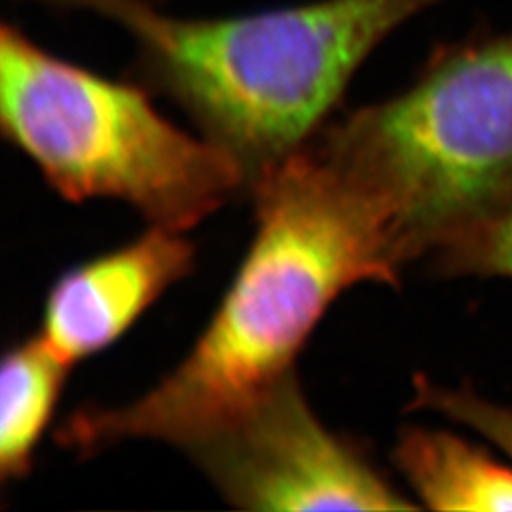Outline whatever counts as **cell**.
Here are the masks:
<instances>
[{
  "label": "cell",
  "instance_id": "cell-8",
  "mask_svg": "<svg viewBox=\"0 0 512 512\" xmlns=\"http://www.w3.org/2000/svg\"><path fill=\"white\" fill-rule=\"evenodd\" d=\"M67 365L37 334L6 349L0 370V478L31 473L38 442L54 416Z\"/></svg>",
  "mask_w": 512,
  "mask_h": 512
},
{
  "label": "cell",
  "instance_id": "cell-2",
  "mask_svg": "<svg viewBox=\"0 0 512 512\" xmlns=\"http://www.w3.org/2000/svg\"><path fill=\"white\" fill-rule=\"evenodd\" d=\"M446 0H315L175 18L148 0H82L135 42V71L249 175L310 145L351 78L408 19Z\"/></svg>",
  "mask_w": 512,
  "mask_h": 512
},
{
  "label": "cell",
  "instance_id": "cell-4",
  "mask_svg": "<svg viewBox=\"0 0 512 512\" xmlns=\"http://www.w3.org/2000/svg\"><path fill=\"white\" fill-rule=\"evenodd\" d=\"M0 128L59 196L118 200L186 232L249 183L236 156L169 122L137 82L54 55L0 29Z\"/></svg>",
  "mask_w": 512,
  "mask_h": 512
},
{
  "label": "cell",
  "instance_id": "cell-3",
  "mask_svg": "<svg viewBox=\"0 0 512 512\" xmlns=\"http://www.w3.org/2000/svg\"><path fill=\"white\" fill-rule=\"evenodd\" d=\"M313 141L370 203L403 270L433 260L512 207V33L440 44L403 92Z\"/></svg>",
  "mask_w": 512,
  "mask_h": 512
},
{
  "label": "cell",
  "instance_id": "cell-10",
  "mask_svg": "<svg viewBox=\"0 0 512 512\" xmlns=\"http://www.w3.org/2000/svg\"><path fill=\"white\" fill-rule=\"evenodd\" d=\"M433 268L439 274L456 277L478 275L512 279V207L435 256Z\"/></svg>",
  "mask_w": 512,
  "mask_h": 512
},
{
  "label": "cell",
  "instance_id": "cell-1",
  "mask_svg": "<svg viewBox=\"0 0 512 512\" xmlns=\"http://www.w3.org/2000/svg\"><path fill=\"white\" fill-rule=\"evenodd\" d=\"M251 186L255 238L196 346L137 401L76 410L55 433L61 446L80 456L124 440L188 450L294 372L340 294L359 283L399 285L403 268L374 209L313 141Z\"/></svg>",
  "mask_w": 512,
  "mask_h": 512
},
{
  "label": "cell",
  "instance_id": "cell-5",
  "mask_svg": "<svg viewBox=\"0 0 512 512\" xmlns=\"http://www.w3.org/2000/svg\"><path fill=\"white\" fill-rule=\"evenodd\" d=\"M186 452L239 509H418L359 446L319 421L294 372Z\"/></svg>",
  "mask_w": 512,
  "mask_h": 512
},
{
  "label": "cell",
  "instance_id": "cell-6",
  "mask_svg": "<svg viewBox=\"0 0 512 512\" xmlns=\"http://www.w3.org/2000/svg\"><path fill=\"white\" fill-rule=\"evenodd\" d=\"M183 234L150 224L128 245L59 275L38 334L71 366L110 348L194 270L196 247Z\"/></svg>",
  "mask_w": 512,
  "mask_h": 512
},
{
  "label": "cell",
  "instance_id": "cell-9",
  "mask_svg": "<svg viewBox=\"0 0 512 512\" xmlns=\"http://www.w3.org/2000/svg\"><path fill=\"white\" fill-rule=\"evenodd\" d=\"M416 408L437 412L473 429L512 459V408L492 403L467 387H444L416 380Z\"/></svg>",
  "mask_w": 512,
  "mask_h": 512
},
{
  "label": "cell",
  "instance_id": "cell-7",
  "mask_svg": "<svg viewBox=\"0 0 512 512\" xmlns=\"http://www.w3.org/2000/svg\"><path fill=\"white\" fill-rule=\"evenodd\" d=\"M395 463L421 503L435 511H512V469L446 431L406 429Z\"/></svg>",
  "mask_w": 512,
  "mask_h": 512
}]
</instances>
